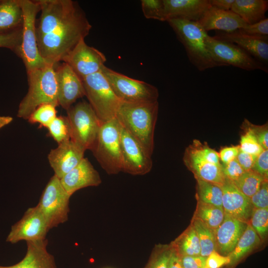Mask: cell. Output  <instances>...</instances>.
<instances>
[{
  "instance_id": "6da1fadb",
  "label": "cell",
  "mask_w": 268,
  "mask_h": 268,
  "mask_svg": "<svg viewBox=\"0 0 268 268\" xmlns=\"http://www.w3.org/2000/svg\"><path fill=\"white\" fill-rule=\"evenodd\" d=\"M41 12L36 26L41 56L55 66L81 40L92 26L78 3L71 0H38Z\"/></svg>"
},
{
  "instance_id": "7a4b0ae2",
  "label": "cell",
  "mask_w": 268,
  "mask_h": 268,
  "mask_svg": "<svg viewBox=\"0 0 268 268\" xmlns=\"http://www.w3.org/2000/svg\"><path fill=\"white\" fill-rule=\"evenodd\" d=\"M157 101L141 102H122L116 118L122 127L132 135L151 155L158 117Z\"/></svg>"
},
{
  "instance_id": "3957f363",
  "label": "cell",
  "mask_w": 268,
  "mask_h": 268,
  "mask_svg": "<svg viewBox=\"0 0 268 268\" xmlns=\"http://www.w3.org/2000/svg\"><path fill=\"white\" fill-rule=\"evenodd\" d=\"M27 73L28 90L19 105L17 116L28 120L39 106L52 104L57 106L59 103L55 66L47 64Z\"/></svg>"
},
{
  "instance_id": "277c9868",
  "label": "cell",
  "mask_w": 268,
  "mask_h": 268,
  "mask_svg": "<svg viewBox=\"0 0 268 268\" xmlns=\"http://www.w3.org/2000/svg\"><path fill=\"white\" fill-rule=\"evenodd\" d=\"M167 22L184 46L190 62L199 71L221 67L207 50L205 41L208 34L198 22L181 19Z\"/></svg>"
},
{
  "instance_id": "5b68a950",
  "label": "cell",
  "mask_w": 268,
  "mask_h": 268,
  "mask_svg": "<svg viewBox=\"0 0 268 268\" xmlns=\"http://www.w3.org/2000/svg\"><path fill=\"white\" fill-rule=\"evenodd\" d=\"M121 128L116 118L101 123L91 150L101 167L108 174H116L122 170Z\"/></svg>"
},
{
  "instance_id": "8992f818",
  "label": "cell",
  "mask_w": 268,
  "mask_h": 268,
  "mask_svg": "<svg viewBox=\"0 0 268 268\" xmlns=\"http://www.w3.org/2000/svg\"><path fill=\"white\" fill-rule=\"evenodd\" d=\"M85 94L101 122L116 118L121 101L101 71L82 79Z\"/></svg>"
},
{
  "instance_id": "52a82bcc",
  "label": "cell",
  "mask_w": 268,
  "mask_h": 268,
  "mask_svg": "<svg viewBox=\"0 0 268 268\" xmlns=\"http://www.w3.org/2000/svg\"><path fill=\"white\" fill-rule=\"evenodd\" d=\"M71 131L70 139L85 150H92L101 122L88 102L81 101L67 110Z\"/></svg>"
},
{
  "instance_id": "ba28073f",
  "label": "cell",
  "mask_w": 268,
  "mask_h": 268,
  "mask_svg": "<svg viewBox=\"0 0 268 268\" xmlns=\"http://www.w3.org/2000/svg\"><path fill=\"white\" fill-rule=\"evenodd\" d=\"M23 11L22 41L19 57L26 71L41 67L47 64L41 56L37 43L36 18L40 10L37 0H21Z\"/></svg>"
},
{
  "instance_id": "9c48e42d",
  "label": "cell",
  "mask_w": 268,
  "mask_h": 268,
  "mask_svg": "<svg viewBox=\"0 0 268 268\" xmlns=\"http://www.w3.org/2000/svg\"><path fill=\"white\" fill-rule=\"evenodd\" d=\"M70 197L60 179L54 175L46 185L37 205L50 229L67 220Z\"/></svg>"
},
{
  "instance_id": "30bf717a",
  "label": "cell",
  "mask_w": 268,
  "mask_h": 268,
  "mask_svg": "<svg viewBox=\"0 0 268 268\" xmlns=\"http://www.w3.org/2000/svg\"><path fill=\"white\" fill-rule=\"evenodd\" d=\"M101 71L116 95L122 102H141L158 100L159 92L155 86L130 77L105 66Z\"/></svg>"
},
{
  "instance_id": "8fae6325",
  "label": "cell",
  "mask_w": 268,
  "mask_h": 268,
  "mask_svg": "<svg viewBox=\"0 0 268 268\" xmlns=\"http://www.w3.org/2000/svg\"><path fill=\"white\" fill-rule=\"evenodd\" d=\"M205 43L208 52L221 67L232 66L247 70L258 69L268 72L266 65L235 44L217 40L209 35Z\"/></svg>"
},
{
  "instance_id": "7c38bea8",
  "label": "cell",
  "mask_w": 268,
  "mask_h": 268,
  "mask_svg": "<svg viewBox=\"0 0 268 268\" xmlns=\"http://www.w3.org/2000/svg\"><path fill=\"white\" fill-rule=\"evenodd\" d=\"M120 141L122 171L134 175H142L148 173L152 167L151 155L123 127L121 128Z\"/></svg>"
},
{
  "instance_id": "4fadbf2b",
  "label": "cell",
  "mask_w": 268,
  "mask_h": 268,
  "mask_svg": "<svg viewBox=\"0 0 268 268\" xmlns=\"http://www.w3.org/2000/svg\"><path fill=\"white\" fill-rule=\"evenodd\" d=\"M50 229L38 206L30 207L22 218L13 225L6 242L15 244L20 241H36L46 239Z\"/></svg>"
},
{
  "instance_id": "5bb4252c",
  "label": "cell",
  "mask_w": 268,
  "mask_h": 268,
  "mask_svg": "<svg viewBox=\"0 0 268 268\" xmlns=\"http://www.w3.org/2000/svg\"><path fill=\"white\" fill-rule=\"evenodd\" d=\"M106 58L98 49L88 46L81 39L63 59L81 79L99 72L105 66Z\"/></svg>"
},
{
  "instance_id": "9a60e30c",
  "label": "cell",
  "mask_w": 268,
  "mask_h": 268,
  "mask_svg": "<svg viewBox=\"0 0 268 268\" xmlns=\"http://www.w3.org/2000/svg\"><path fill=\"white\" fill-rule=\"evenodd\" d=\"M199 141L195 139L186 148L183 156L184 164L194 174L196 179L221 187L226 179L223 172L222 165H217L208 161L200 150Z\"/></svg>"
},
{
  "instance_id": "2e32d148",
  "label": "cell",
  "mask_w": 268,
  "mask_h": 268,
  "mask_svg": "<svg viewBox=\"0 0 268 268\" xmlns=\"http://www.w3.org/2000/svg\"><path fill=\"white\" fill-rule=\"evenodd\" d=\"M59 105L68 109L79 98L85 95L82 79L63 62L55 69Z\"/></svg>"
},
{
  "instance_id": "e0dca14e",
  "label": "cell",
  "mask_w": 268,
  "mask_h": 268,
  "mask_svg": "<svg viewBox=\"0 0 268 268\" xmlns=\"http://www.w3.org/2000/svg\"><path fill=\"white\" fill-rule=\"evenodd\" d=\"M85 150L72 140L65 141L51 150L48 159L60 179L76 166L84 158Z\"/></svg>"
},
{
  "instance_id": "ac0fdd59",
  "label": "cell",
  "mask_w": 268,
  "mask_h": 268,
  "mask_svg": "<svg viewBox=\"0 0 268 268\" xmlns=\"http://www.w3.org/2000/svg\"><path fill=\"white\" fill-rule=\"evenodd\" d=\"M221 189L222 206L224 215L249 223L254 208L250 198L226 178Z\"/></svg>"
},
{
  "instance_id": "d6986e66",
  "label": "cell",
  "mask_w": 268,
  "mask_h": 268,
  "mask_svg": "<svg viewBox=\"0 0 268 268\" xmlns=\"http://www.w3.org/2000/svg\"><path fill=\"white\" fill-rule=\"evenodd\" d=\"M165 21L181 19L199 22L211 7L208 0H163Z\"/></svg>"
},
{
  "instance_id": "ffe728a7",
  "label": "cell",
  "mask_w": 268,
  "mask_h": 268,
  "mask_svg": "<svg viewBox=\"0 0 268 268\" xmlns=\"http://www.w3.org/2000/svg\"><path fill=\"white\" fill-rule=\"evenodd\" d=\"M60 180L63 187L70 196L81 189L98 186L102 182L98 171L89 160L84 157L76 166Z\"/></svg>"
},
{
  "instance_id": "44dd1931",
  "label": "cell",
  "mask_w": 268,
  "mask_h": 268,
  "mask_svg": "<svg viewBox=\"0 0 268 268\" xmlns=\"http://www.w3.org/2000/svg\"><path fill=\"white\" fill-rule=\"evenodd\" d=\"M214 38L236 44L264 65L268 62V39L248 35L237 30L232 32L215 31Z\"/></svg>"
},
{
  "instance_id": "7402d4cb",
  "label": "cell",
  "mask_w": 268,
  "mask_h": 268,
  "mask_svg": "<svg viewBox=\"0 0 268 268\" xmlns=\"http://www.w3.org/2000/svg\"><path fill=\"white\" fill-rule=\"evenodd\" d=\"M248 223L225 215L223 221L215 230V251L228 256L233 250Z\"/></svg>"
},
{
  "instance_id": "603a6c76",
  "label": "cell",
  "mask_w": 268,
  "mask_h": 268,
  "mask_svg": "<svg viewBox=\"0 0 268 268\" xmlns=\"http://www.w3.org/2000/svg\"><path fill=\"white\" fill-rule=\"evenodd\" d=\"M207 32L210 30L232 32L247 24L231 10H223L211 7L198 22Z\"/></svg>"
},
{
  "instance_id": "cb8c5ba5",
  "label": "cell",
  "mask_w": 268,
  "mask_h": 268,
  "mask_svg": "<svg viewBox=\"0 0 268 268\" xmlns=\"http://www.w3.org/2000/svg\"><path fill=\"white\" fill-rule=\"evenodd\" d=\"M268 9L267 0H235L231 10L247 24H253L266 18Z\"/></svg>"
},
{
  "instance_id": "d4e9b609",
  "label": "cell",
  "mask_w": 268,
  "mask_h": 268,
  "mask_svg": "<svg viewBox=\"0 0 268 268\" xmlns=\"http://www.w3.org/2000/svg\"><path fill=\"white\" fill-rule=\"evenodd\" d=\"M22 23L21 0H0V33L20 28Z\"/></svg>"
},
{
  "instance_id": "484cf974",
  "label": "cell",
  "mask_w": 268,
  "mask_h": 268,
  "mask_svg": "<svg viewBox=\"0 0 268 268\" xmlns=\"http://www.w3.org/2000/svg\"><path fill=\"white\" fill-rule=\"evenodd\" d=\"M262 243L260 237L249 223L237 243L233 250L228 255L229 267H234L246 255L257 248Z\"/></svg>"
},
{
  "instance_id": "4316f807",
  "label": "cell",
  "mask_w": 268,
  "mask_h": 268,
  "mask_svg": "<svg viewBox=\"0 0 268 268\" xmlns=\"http://www.w3.org/2000/svg\"><path fill=\"white\" fill-rule=\"evenodd\" d=\"M26 243L30 255L27 268H56L54 257L47 250V239Z\"/></svg>"
},
{
  "instance_id": "83f0119b",
  "label": "cell",
  "mask_w": 268,
  "mask_h": 268,
  "mask_svg": "<svg viewBox=\"0 0 268 268\" xmlns=\"http://www.w3.org/2000/svg\"><path fill=\"white\" fill-rule=\"evenodd\" d=\"M170 244L180 257L201 255L199 240L191 224Z\"/></svg>"
},
{
  "instance_id": "f1b7e54d",
  "label": "cell",
  "mask_w": 268,
  "mask_h": 268,
  "mask_svg": "<svg viewBox=\"0 0 268 268\" xmlns=\"http://www.w3.org/2000/svg\"><path fill=\"white\" fill-rule=\"evenodd\" d=\"M193 217L199 219L215 231L223 221L224 212L222 206L197 201Z\"/></svg>"
},
{
  "instance_id": "f546056e",
  "label": "cell",
  "mask_w": 268,
  "mask_h": 268,
  "mask_svg": "<svg viewBox=\"0 0 268 268\" xmlns=\"http://www.w3.org/2000/svg\"><path fill=\"white\" fill-rule=\"evenodd\" d=\"M197 180V201L222 206V190L221 187L204 180Z\"/></svg>"
},
{
  "instance_id": "4dcf8cb0",
  "label": "cell",
  "mask_w": 268,
  "mask_h": 268,
  "mask_svg": "<svg viewBox=\"0 0 268 268\" xmlns=\"http://www.w3.org/2000/svg\"><path fill=\"white\" fill-rule=\"evenodd\" d=\"M191 224L196 232L200 247L201 255L207 257L215 250V232L198 219L193 217Z\"/></svg>"
},
{
  "instance_id": "1f68e13d",
  "label": "cell",
  "mask_w": 268,
  "mask_h": 268,
  "mask_svg": "<svg viewBox=\"0 0 268 268\" xmlns=\"http://www.w3.org/2000/svg\"><path fill=\"white\" fill-rule=\"evenodd\" d=\"M268 179L251 170L245 171L238 179L233 182L238 189L250 198L259 190L262 182Z\"/></svg>"
},
{
  "instance_id": "d6a6232c",
  "label": "cell",
  "mask_w": 268,
  "mask_h": 268,
  "mask_svg": "<svg viewBox=\"0 0 268 268\" xmlns=\"http://www.w3.org/2000/svg\"><path fill=\"white\" fill-rule=\"evenodd\" d=\"M47 128L58 144L70 139V127L67 117L57 116Z\"/></svg>"
},
{
  "instance_id": "836d02e7",
  "label": "cell",
  "mask_w": 268,
  "mask_h": 268,
  "mask_svg": "<svg viewBox=\"0 0 268 268\" xmlns=\"http://www.w3.org/2000/svg\"><path fill=\"white\" fill-rule=\"evenodd\" d=\"M171 253L170 244L156 245L143 268H168Z\"/></svg>"
},
{
  "instance_id": "e575fe53",
  "label": "cell",
  "mask_w": 268,
  "mask_h": 268,
  "mask_svg": "<svg viewBox=\"0 0 268 268\" xmlns=\"http://www.w3.org/2000/svg\"><path fill=\"white\" fill-rule=\"evenodd\" d=\"M249 223L262 242H265L268 234V208H253Z\"/></svg>"
},
{
  "instance_id": "d590c367",
  "label": "cell",
  "mask_w": 268,
  "mask_h": 268,
  "mask_svg": "<svg viewBox=\"0 0 268 268\" xmlns=\"http://www.w3.org/2000/svg\"><path fill=\"white\" fill-rule=\"evenodd\" d=\"M56 107L52 104L39 106L30 115L28 122L32 124L39 123L40 126L47 128L57 117Z\"/></svg>"
},
{
  "instance_id": "8d00e7d4",
  "label": "cell",
  "mask_w": 268,
  "mask_h": 268,
  "mask_svg": "<svg viewBox=\"0 0 268 268\" xmlns=\"http://www.w3.org/2000/svg\"><path fill=\"white\" fill-rule=\"evenodd\" d=\"M244 127L245 132L241 136L239 149L244 152L258 156L264 149L250 129L245 125Z\"/></svg>"
},
{
  "instance_id": "74e56055",
  "label": "cell",
  "mask_w": 268,
  "mask_h": 268,
  "mask_svg": "<svg viewBox=\"0 0 268 268\" xmlns=\"http://www.w3.org/2000/svg\"><path fill=\"white\" fill-rule=\"evenodd\" d=\"M22 27L0 33V48L9 49L18 56L22 41Z\"/></svg>"
},
{
  "instance_id": "f35d334b",
  "label": "cell",
  "mask_w": 268,
  "mask_h": 268,
  "mask_svg": "<svg viewBox=\"0 0 268 268\" xmlns=\"http://www.w3.org/2000/svg\"><path fill=\"white\" fill-rule=\"evenodd\" d=\"M142 11L146 18L165 21L163 0H141Z\"/></svg>"
},
{
  "instance_id": "ab89813d",
  "label": "cell",
  "mask_w": 268,
  "mask_h": 268,
  "mask_svg": "<svg viewBox=\"0 0 268 268\" xmlns=\"http://www.w3.org/2000/svg\"><path fill=\"white\" fill-rule=\"evenodd\" d=\"M237 30L244 34L268 39V18L253 24H247Z\"/></svg>"
},
{
  "instance_id": "60d3db41",
  "label": "cell",
  "mask_w": 268,
  "mask_h": 268,
  "mask_svg": "<svg viewBox=\"0 0 268 268\" xmlns=\"http://www.w3.org/2000/svg\"><path fill=\"white\" fill-rule=\"evenodd\" d=\"M254 208H268V181H264L257 192L250 198Z\"/></svg>"
},
{
  "instance_id": "b9f144b4",
  "label": "cell",
  "mask_w": 268,
  "mask_h": 268,
  "mask_svg": "<svg viewBox=\"0 0 268 268\" xmlns=\"http://www.w3.org/2000/svg\"><path fill=\"white\" fill-rule=\"evenodd\" d=\"M245 126L252 131L259 143L264 149L268 148V125L257 126L251 124L247 120Z\"/></svg>"
},
{
  "instance_id": "7bdbcfd3",
  "label": "cell",
  "mask_w": 268,
  "mask_h": 268,
  "mask_svg": "<svg viewBox=\"0 0 268 268\" xmlns=\"http://www.w3.org/2000/svg\"><path fill=\"white\" fill-rule=\"evenodd\" d=\"M222 165L225 178L232 182L238 179L245 172L236 159L227 164Z\"/></svg>"
},
{
  "instance_id": "ee69618b",
  "label": "cell",
  "mask_w": 268,
  "mask_h": 268,
  "mask_svg": "<svg viewBox=\"0 0 268 268\" xmlns=\"http://www.w3.org/2000/svg\"><path fill=\"white\" fill-rule=\"evenodd\" d=\"M252 170L266 179L268 178V150L264 149L257 157Z\"/></svg>"
},
{
  "instance_id": "f6af8a7d",
  "label": "cell",
  "mask_w": 268,
  "mask_h": 268,
  "mask_svg": "<svg viewBox=\"0 0 268 268\" xmlns=\"http://www.w3.org/2000/svg\"><path fill=\"white\" fill-rule=\"evenodd\" d=\"M230 259L228 256H223L214 250L206 258L205 267L207 268H220L228 265Z\"/></svg>"
},
{
  "instance_id": "bcb514c9",
  "label": "cell",
  "mask_w": 268,
  "mask_h": 268,
  "mask_svg": "<svg viewBox=\"0 0 268 268\" xmlns=\"http://www.w3.org/2000/svg\"><path fill=\"white\" fill-rule=\"evenodd\" d=\"M206 258L201 255L180 257L183 268H203L205 267Z\"/></svg>"
},
{
  "instance_id": "7dc6e473",
  "label": "cell",
  "mask_w": 268,
  "mask_h": 268,
  "mask_svg": "<svg viewBox=\"0 0 268 268\" xmlns=\"http://www.w3.org/2000/svg\"><path fill=\"white\" fill-rule=\"evenodd\" d=\"M239 145L225 147L218 153L220 161L222 164H227L236 158L239 152Z\"/></svg>"
},
{
  "instance_id": "c3c4849f",
  "label": "cell",
  "mask_w": 268,
  "mask_h": 268,
  "mask_svg": "<svg viewBox=\"0 0 268 268\" xmlns=\"http://www.w3.org/2000/svg\"><path fill=\"white\" fill-rule=\"evenodd\" d=\"M257 156L239 150L236 160L245 171L252 170Z\"/></svg>"
},
{
  "instance_id": "681fc988",
  "label": "cell",
  "mask_w": 268,
  "mask_h": 268,
  "mask_svg": "<svg viewBox=\"0 0 268 268\" xmlns=\"http://www.w3.org/2000/svg\"><path fill=\"white\" fill-rule=\"evenodd\" d=\"M212 7L223 10H231L235 0H208Z\"/></svg>"
},
{
  "instance_id": "f907efd6",
  "label": "cell",
  "mask_w": 268,
  "mask_h": 268,
  "mask_svg": "<svg viewBox=\"0 0 268 268\" xmlns=\"http://www.w3.org/2000/svg\"><path fill=\"white\" fill-rule=\"evenodd\" d=\"M168 268H183L181 264L180 256L172 247Z\"/></svg>"
},
{
  "instance_id": "816d5d0a",
  "label": "cell",
  "mask_w": 268,
  "mask_h": 268,
  "mask_svg": "<svg viewBox=\"0 0 268 268\" xmlns=\"http://www.w3.org/2000/svg\"><path fill=\"white\" fill-rule=\"evenodd\" d=\"M30 260V255L28 252H26L24 258L17 264L10 266H1L0 268H27Z\"/></svg>"
},
{
  "instance_id": "f5cc1de1",
  "label": "cell",
  "mask_w": 268,
  "mask_h": 268,
  "mask_svg": "<svg viewBox=\"0 0 268 268\" xmlns=\"http://www.w3.org/2000/svg\"><path fill=\"white\" fill-rule=\"evenodd\" d=\"M13 118L10 116H0V129L10 123Z\"/></svg>"
},
{
  "instance_id": "db71d44e",
  "label": "cell",
  "mask_w": 268,
  "mask_h": 268,
  "mask_svg": "<svg viewBox=\"0 0 268 268\" xmlns=\"http://www.w3.org/2000/svg\"><path fill=\"white\" fill-rule=\"evenodd\" d=\"M206 268V267H204V268Z\"/></svg>"
}]
</instances>
